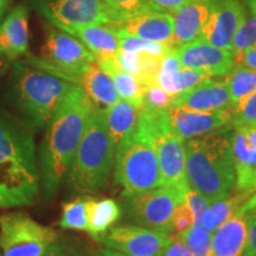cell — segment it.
I'll use <instances>...</instances> for the list:
<instances>
[{"mask_svg":"<svg viewBox=\"0 0 256 256\" xmlns=\"http://www.w3.org/2000/svg\"><path fill=\"white\" fill-rule=\"evenodd\" d=\"M40 12L54 26L64 31L112 24L104 0H50L40 5Z\"/></svg>","mask_w":256,"mask_h":256,"instance_id":"8fae6325","label":"cell"},{"mask_svg":"<svg viewBox=\"0 0 256 256\" xmlns=\"http://www.w3.org/2000/svg\"><path fill=\"white\" fill-rule=\"evenodd\" d=\"M194 226V217L192 211L188 209L186 203L183 202L179 204L177 209L174 210V217H172V229L174 232L180 234L186 232L188 229L192 228Z\"/></svg>","mask_w":256,"mask_h":256,"instance_id":"74e56055","label":"cell"},{"mask_svg":"<svg viewBox=\"0 0 256 256\" xmlns=\"http://www.w3.org/2000/svg\"><path fill=\"white\" fill-rule=\"evenodd\" d=\"M88 200L89 197L83 196L68 202V203H64L62 206V215H60L58 222L60 228L87 232Z\"/></svg>","mask_w":256,"mask_h":256,"instance_id":"4dcf8cb0","label":"cell"},{"mask_svg":"<svg viewBox=\"0 0 256 256\" xmlns=\"http://www.w3.org/2000/svg\"><path fill=\"white\" fill-rule=\"evenodd\" d=\"M256 44V14L246 18L241 26L236 32L232 40V51L236 54L242 52L248 48Z\"/></svg>","mask_w":256,"mask_h":256,"instance_id":"d590c367","label":"cell"},{"mask_svg":"<svg viewBox=\"0 0 256 256\" xmlns=\"http://www.w3.org/2000/svg\"><path fill=\"white\" fill-rule=\"evenodd\" d=\"M243 4H244L250 16L256 14V0H243Z\"/></svg>","mask_w":256,"mask_h":256,"instance_id":"7dc6e473","label":"cell"},{"mask_svg":"<svg viewBox=\"0 0 256 256\" xmlns=\"http://www.w3.org/2000/svg\"><path fill=\"white\" fill-rule=\"evenodd\" d=\"M121 216L119 204L112 198L95 200L89 197L88 200V230L87 232L96 240L107 232Z\"/></svg>","mask_w":256,"mask_h":256,"instance_id":"484cf974","label":"cell"},{"mask_svg":"<svg viewBox=\"0 0 256 256\" xmlns=\"http://www.w3.org/2000/svg\"><path fill=\"white\" fill-rule=\"evenodd\" d=\"M162 256H194L178 234H172L171 241Z\"/></svg>","mask_w":256,"mask_h":256,"instance_id":"ab89813d","label":"cell"},{"mask_svg":"<svg viewBox=\"0 0 256 256\" xmlns=\"http://www.w3.org/2000/svg\"><path fill=\"white\" fill-rule=\"evenodd\" d=\"M119 50L130 51V52H146L162 58L174 49V46L172 44L156 43V42L145 40L132 36H119Z\"/></svg>","mask_w":256,"mask_h":256,"instance_id":"d6a6232c","label":"cell"},{"mask_svg":"<svg viewBox=\"0 0 256 256\" xmlns=\"http://www.w3.org/2000/svg\"><path fill=\"white\" fill-rule=\"evenodd\" d=\"M172 106L198 112H215L232 108V104L224 78H209L174 96Z\"/></svg>","mask_w":256,"mask_h":256,"instance_id":"e0dca14e","label":"cell"},{"mask_svg":"<svg viewBox=\"0 0 256 256\" xmlns=\"http://www.w3.org/2000/svg\"><path fill=\"white\" fill-rule=\"evenodd\" d=\"M243 256H246V255H243Z\"/></svg>","mask_w":256,"mask_h":256,"instance_id":"f5cc1de1","label":"cell"},{"mask_svg":"<svg viewBox=\"0 0 256 256\" xmlns=\"http://www.w3.org/2000/svg\"><path fill=\"white\" fill-rule=\"evenodd\" d=\"M114 26V25H112ZM119 36H132L156 43L174 44V20L171 12L152 5L128 19L124 23L114 26Z\"/></svg>","mask_w":256,"mask_h":256,"instance_id":"9a60e30c","label":"cell"},{"mask_svg":"<svg viewBox=\"0 0 256 256\" xmlns=\"http://www.w3.org/2000/svg\"><path fill=\"white\" fill-rule=\"evenodd\" d=\"M171 236L142 226L128 224L113 226L95 241L124 256H162L171 241Z\"/></svg>","mask_w":256,"mask_h":256,"instance_id":"30bf717a","label":"cell"},{"mask_svg":"<svg viewBox=\"0 0 256 256\" xmlns=\"http://www.w3.org/2000/svg\"><path fill=\"white\" fill-rule=\"evenodd\" d=\"M236 190L256 192V127L235 130L232 139Z\"/></svg>","mask_w":256,"mask_h":256,"instance_id":"ac0fdd59","label":"cell"},{"mask_svg":"<svg viewBox=\"0 0 256 256\" xmlns=\"http://www.w3.org/2000/svg\"><path fill=\"white\" fill-rule=\"evenodd\" d=\"M115 148L104 108L96 107L66 174L69 188L81 194L104 188L113 170Z\"/></svg>","mask_w":256,"mask_h":256,"instance_id":"277c9868","label":"cell"},{"mask_svg":"<svg viewBox=\"0 0 256 256\" xmlns=\"http://www.w3.org/2000/svg\"><path fill=\"white\" fill-rule=\"evenodd\" d=\"M2 200H0V209H2Z\"/></svg>","mask_w":256,"mask_h":256,"instance_id":"f907efd6","label":"cell"},{"mask_svg":"<svg viewBox=\"0 0 256 256\" xmlns=\"http://www.w3.org/2000/svg\"><path fill=\"white\" fill-rule=\"evenodd\" d=\"M151 2L153 5L156 6V8L174 14V12L177 11L178 8H180L182 6L192 2V0H151Z\"/></svg>","mask_w":256,"mask_h":256,"instance_id":"7bdbcfd3","label":"cell"},{"mask_svg":"<svg viewBox=\"0 0 256 256\" xmlns=\"http://www.w3.org/2000/svg\"><path fill=\"white\" fill-rule=\"evenodd\" d=\"M78 86L98 108H107L120 100L113 78L96 60L82 74Z\"/></svg>","mask_w":256,"mask_h":256,"instance_id":"603a6c76","label":"cell"},{"mask_svg":"<svg viewBox=\"0 0 256 256\" xmlns=\"http://www.w3.org/2000/svg\"><path fill=\"white\" fill-rule=\"evenodd\" d=\"M154 148L162 185L188 188L185 171V140L174 133L166 132L156 138Z\"/></svg>","mask_w":256,"mask_h":256,"instance_id":"2e32d148","label":"cell"},{"mask_svg":"<svg viewBox=\"0 0 256 256\" xmlns=\"http://www.w3.org/2000/svg\"><path fill=\"white\" fill-rule=\"evenodd\" d=\"M106 72L110 74L114 80L115 88L120 98L133 104L138 110H142L144 106V95H145V86L133 75L121 70L118 66L116 60L113 64L104 66Z\"/></svg>","mask_w":256,"mask_h":256,"instance_id":"f1b7e54d","label":"cell"},{"mask_svg":"<svg viewBox=\"0 0 256 256\" xmlns=\"http://www.w3.org/2000/svg\"><path fill=\"white\" fill-rule=\"evenodd\" d=\"M228 126L192 138L185 142V171L188 188L210 204L232 196L236 188L232 139Z\"/></svg>","mask_w":256,"mask_h":256,"instance_id":"3957f363","label":"cell"},{"mask_svg":"<svg viewBox=\"0 0 256 256\" xmlns=\"http://www.w3.org/2000/svg\"><path fill=\"white\" fill-rule=\"evenodd\" d=\"M248 234L246 256H256V214H248Z\"/></svg>","mask_w":256,"mask_h":256,"instance_id":"60d3db41","label":"cell"},{"mask_svg":"<svg viewBox=\"0 0 256 256\" xmlns=\"http://www.w3.org/2000/svg\"><path fill=\"white\" fill-rule=\"evenodd\" d=\"M185 203L194 214V224L198 223V220H200V217L204 215V212L210 206V203L203 194H200L196 190H192V188H188L185 194Z\"/></svg>","mask_w":256,"mask_h":256,"instance_id":"f35d334b","label":"cell"},{"mask_svg":"<svg viewBox=\"0 0 256 256\" xmlns=\"http://www.w3.org/2000/svg\"><path fill=\"white\" fill-rule=\"evenodd\" d=\"M182 66L198 70L211 78H224L236 64V52L217 48L202 38L174 46Z\"/></svg>","mask_w":256,"mask_h":256,"instance_id":"7c38bea8","label":"cell"},{"mask_svg":"<svg viewBox=\"0 0 256 256\" xmlns=\"http://www.w3.org/2000/svg\"><path fill=\"white\" fill-rule=\"evenodd\" d=\"M190 188L162 186L127 197V210L138 226L172 235V217L179 204L185 202Z\"/></svg>","mask_w":256,"mask_h":256,"instance_id":"9c48e42d","label":"cell"},{"mask_svg":"<svg viewBox=\"0 0 256 256\" xmlns=\"http://www.w3.org/2000/svg\"><path fill=\"white\" fill-rule=\"evenodd\" d=\"M214 0H192L174 12V46L198 40L209 18Z\"/></svg>","mask_w":256,"mask_h":256,"instance_id":"d6986e66","label":"cell"},{"mask_svg":"<svg viewBox=\"0 0 256 256\" xmlns=\"http://www.w3.org/2000/svg\"><path fill=\"white\" fill-rule=\"evenodd\" d=\"M114 177L124 197L162 186L154 142L138 127L115 148Z\"/></svg>","mask_w":256,"mask_h":256,"instance_id":"8992f818","label":"cell"},{"mask_svg":"<svg viewBox=\"0 0 256 256\" xmlns=\"http://www.w3.org/2000/svg\"><path fill=\"white\" fill-rule=\"evenodd\" d=\"M6 8H8V6H2V8H0V22H2V17H4L5 11H6Z\"/></svg>","mask_w":256,"mask_h":256,"instance_id":"c3c4849f","label":"cell"},{"mask_svg":"<svg viewBox=\"0 0 256 256\" xmlns=\"http://www.w3.org/2000/svg\"><path fill=\"white\" fill-rule=\"evenodd\" d=\"M209 78L211 76L206 74L198 72V70L184 68V66L178 69H159L156 84L174 98Z\"/></svg>","mask_w":256,"mask_h":256,"instance_id":"83f0119b","label":"cell"},{"mask_svg":"<svg viewBox=\"0 0 256 256\" xmlns=\"http://www.w3.org/2000/svg\"><path fill=\"white\" fill-rule=\"evenodd\" d=\"M246 18V8L240 0H214L200 38L217 48L232 50L234 37Z\"/></svg>","mask_w":256,"mask_h":256,"instance_id":"4fadbf2b","label":"cell"},{"mask_svg":"<svg viewBox=\"0 0 256 256\" xmlns=\"http://www.w3.org/2000/svg\"><path fill=\"white\" fill-rule=\"evenodd\" d=\"M96 256H124L120 252L112 250V249L104 248V249H98V252H96Z\"/></svg>","mask_w":256,"mask_h":256,"instance_id":"bcb514c9","label":"cell"},{"mask_svg":"<svg viewBox=\"0 0 256 256\" xmlns=\"http://www.w3.org/2000/svg\"><path fill=\"white\" fill-rule=\"evenodd\" d=\"M88 48L101 66L115 62L119 51V34L112 25H92V26L72 28L66 31Z\"/></svg>","mask_w":256,"mask_h":256,"instance_id":"ffe728a7","label":"cell"},{"mask_svg":"<svg viewBox=\"0 0 256 256\" xmlns=\"http://www.w3.org/2000/svg\"><path fill=\"white\" fill-rule=\"evenodd\" d=\"M34 132L0 110V200L2 208L30 206L40 191Z\"/></svg>","mask_w":256,"mask_h":256,"instance_id":"7a4b0ae2","label":"cell"},{"mask_svg":"<svg viewBox=\"0 0 256 256\" xmlns=\"http://www.w3.org/2000/svg\"><path fill=\"white\" fill-rule=\"evenodd\" d=\"M178 235L186 243L188 249L194 256H214L212 240H211L212 234L206 232L203 226L194 224L192 228Z\"/></svg>","mask_w":256,"mask_h":256,"instance_id":"836d02e7","label":"cell"},{"mask_svg":"<svg viewBox=\"0 0 256 256\" xmlns=\"http://www.w3.org/2000/svg\"><path fill=\"white\" fill-rule=\"evenodd\" d=\"M0 256H2V254H0Z\"/></svg>","mask_w":256,"mask_h":256,"instance_id":"816d5d0a","label":"cell"},{"mask_svg":"<svg viewBox=\"0 0 256 256\" xmlns=\"http://www.w3.org/2000/svg\"><path fill=\"white\" fill-rule=\"evenodd\" d=\"M106 8L114 26L127 22L153 5L151 0H104Z\"/></svg>","mask_w":256,"mask_h":256,"instance_id":"1f68e13d","label":"cell"},{"mask_svg":"<svg viewBox=\"0 0 256 256\" xmlns=\"http://www.w3.org/2000/svg\"><path fill=\"white\" fill-rule=\"evenodd\" d=\"M172 100L174 98L156 83L145 88L142 107L156 110H168L172 106Z\"/></svg>","mask_w":256,"mask_h":256,"instance_id":"8d00e7d4","label":"cell"},{"mask_svg":"<svg viewBox=\"0 0 256 256\" xmlns=\"http://www.w3.org/2000/svg\"><path fill=\"white\" fill-rule=\"evenodd\" d=\"M8 0H0V8H2V6H8Z\"/></svg>","mask_w":256,"mask_h":256,"instance_id":"681fc988","label":"cell"},{"mask_svg":"<svg viewBox=\"0 0 256 256\" xmlns=\"http://www.w3.org/2000/svg\"><path fill=\"white\" fill-rule=\"evenodd\" d=\"M236 63L243 64V66L256 70V44L242 52L236 54Z\"/></svg>","mask_w":256,"mask_h":256,"instance_id":"b9f144b4","label":"cell"},{"mask_svg":"<svg viewBox=\"0 0 256 256\" xmlns=\"http://www.w3.org/2000/svg\"><path fill=\"white\" fill-rule=\"evenodd\" d=\"M57 240L49 226L24 212L0 215V250L2 256H43Z\"/></svg>","mask_w":256,"mask_h":256,"instance_id":"ba28073f","label":"cell"},{"mask_svg":"<svg viewBox=\"0 0 256 256\" xmlns=\"http://www.w3.org/2000/svg\"><path fill=\"white\" fill-rule=\"evenodd\" d=\"M106 122L114 145L118 146L121 140L136 130L139 119V110L127 101L120 98L110 107L104 108Z\"/></svg>","mask_w":256,"mask_h":256,"instance_id":"d4e9b609","label":"cell"},{"mask_svg":"<svg viewBox=\"0 0 256 256\" xmlns=\"http://www.w3.org/2000/svg\"><path fill=\"white\" fill-rule=\"evenodd\" d=\"M252 194L248 191H238V194L229 196L226 200L210 204L204 215L198 220V226L212 234L218 226L235 215L247 203Z\"/></svg>","mask_w":256,"mask_h":256,"instance_id":"4316f807","label":"cell"},{"mask_svg":"<svg viewBox=\"0 0 256 256\" xmlns=\"http://www.w3.org/2000/svg\"><path fill=\"white\" fill-rule=\"evenodd\" d=\"M43 256H80L78 254V252L72 250L66 246L60 244V243H57V241L55 243L50 246L48 248V250L44 252Z\"/></svg>","mask_w":256,"mask_h":256,"instance_id":"ee69618b","label":"cell"},{"mask_svg":"<svg viewBox=\"0 0 256 256\" xmlns=\"http://www.w3.org/2000/svg\"><path fill=\"white\" fill-rule=\"evenodd\" d=\"M162 58L146 52L119 50L116 54V64L121 70L133 75L147 87L156 83V76Z\"/></svg>","mask_w":256,"mask_h":256,"instance_id":"cb8c5ba5","label":"cell"},{"mask_svg":"<svg viewBox=\"0 0 256 256\" xmlns=\"http://www.w3.org/2000/svg\"><path fill=\"white\" fill-rule=\"evenodd\" d=\"M10 63H11V60L10 57L6 55V54L0 49V76L4 75L6 70H8Z\"/></svg>","mask_w":256,"mask_h":256,"instance_id":"f6af8a7d","label":"cell"},{"mask_svg":"<svg viewBox=\"0 0 256 256\" xmlns=\"http://www.w3.org/2000/svg\"><path fill=\"white\" fill-rule=\"evenodd\" d=\"M16 90L20 110L32 127L43 128L52 119L78 84L37 66L17 64Z\"/></svg>","mask_w":256,"mask_h":256,"instance_id":"5b68a950","label":"cell"},{"mask_svg":"<svg viewBox=\"0 0 256 256\" xmlns=\"http://www.w3.org/2000/svg\"><path fill=\"white\" fill-rule=\"evenodd\" d=\"M248 215L240 209L211 235L214 256H243L247 247Z\"/></svg>","mask_w":256,"mask_h":256,"instance_id":"44dd1931","label":"cell"},{"mask_svg":"<svg viewBox=\"0 0 256 256\" xmlns=\"http://www.w3.org/2000/svg\"><path fill=\"white\" fill-rule=\"evenodd\" d=\"M171 133L183 140L202 136L226 127L232 122V108L215 112H198L171 106L168 110Z\"/></svg>","mask_w":256,"mask_h":256,"instance_id":"5bb4252c","label":"cell"},{"mask_svg":"<svg viewBox=\"0 0 256 256\" xmlns=\"http://www.w3.org/2000/svg\"><path fill=\"white\" fill-rule=\"evenodd\" d=\"M95 108L78 86L48 122L40 150V174L46 197L60 190Z\"/></svg>","mask_w":256,"mask_h":256,"instance_id":"6da1fadb","label":"cell"},{"mask_svg":"<svg viewBox=\"0 0 256 256\" xmlns=\"http://www.w3.org/2000/svg\"><path fill=\"white\" fill-rule=\"evenodd\" d=\"M230 100L232 104H238L256 92V70L236 63L228 75L224 76Z\"/></svg>","mask_w":256,"mask_h":256,"instance_id":"f546056e","label":"cell"},{"mask_svg":"<svg viewBox=\"0 0 256 256\" xmlns=\"http://www.w3.org/2000/svg\"><path fill=\"white\" fill-rule=\"evenodd\" d=\"M95 57L78 38L56 26H48L40 58L32 60L37 68L78 86L82 74Z\"/></svg>","mask_w":256,"mask_h":256,"instance_id":"52a82bcc","label":"cell"},{"mask_svg":"<svg viewBox=\"0 0 256 256\" xmlns=\"http://www.w3.org/2000/svg\"><path fill=\"white\" fill-rule=\"evenodd\" d=\"M232 122L234 130L256 127V92L232 107Z\"/></svg>","mask_w":256,"mask_h":256,"instance_id":"e575fe53","label":"cell"},{"mask_svg":"<svg viewBox=\"0 0 256 256\" xmlns=\"http://www.w3.org/2000/svg\"><path fill=\"white\" fill-rule=\"evenodd\" d=\"M28 12L25 6L18 5L0 25V49L14 60L28 52Z\"/></svg>","mask_w":256,"mask_h":256,"instance_id":"7402d4cb","label":"cell"}]
</instances>
